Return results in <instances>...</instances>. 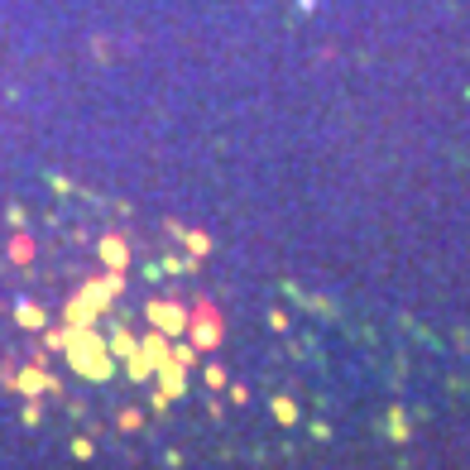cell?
<instances>
[{
    "label": "cell",
    "mask_w": 470,
    "mask_h": 470,
    "mask_svg": "<svg viewBox=\"0 0 470 470\" xmlns=\"http://www.w3.org/2000/svg\"><path fill=\"white\" fill-rule=\"evenodd\" d=\"M187 322H192V346H197V350H216V346H221V336H226L216 302H207V298H197V302H192Z\"/></svg>",
    "instance_id": "obj_1"
},
{
    "label": "cell",
    "mask_w": 470,
    "mask_h": 470,
    "mask_svg": "<svg viewBox=\"0 0 470 470\" xmlns=\"http://www.w3.org/2000/svg\"><path fill=\"white\" fill-rule=\"evenodd\" d=\"M149 322H154L163 336H178L187 326V312L178 308V302H149Z\"/></svg>",
    "instance_id": "obj_2"
},
{
    "label": "cell",
    "mask_w": 470,
    "mask_h": 470,
    "mask_svg": "<svg viewBox=\"0 0 470 470\" xmlns=\"http://www.w3.org/2000/svg\"><path fill=\"white\" fill-rule=\"evenodd\" d=\"M101 260H106V269H125V260H130V250H125V240H121V235H106V240H101Z\"/></svg>",
    "instance_id": "obj_3"
},
{
    "label": "cell",
    "mask_w": 470,
    "mask_h": 470,
    "mask_svg": "<svg viewBox=\"0 0 470 470\" xmlns=\"http://www.w3.org/2000/svg\"><path fill=\"white\" fill-rule=\"evenodd\" d=\"M274 418L284 422V427H293V422H298V403H293V398H284V394H278V398H274Z\"/></svg>",
    "instance_id": "obj_4"
},
{
    "label": "cell",
    "mask_w": 470,
    "mask_h": 470,
    "mask_svg": "<svg viewBox=\"0 0 470 470\" xmlns=\"http://www.w3.org/2000/svg\"><path fill=\"white\" fill-rule=\"evenodd\" d=\"M231 384V374L221 370V365H207V389H226Z\"/></svg>",
    "instance_id": "obj_5"
},
{
    "label": "cell",
    "mask_w": 470,
    "mask_h": 470,
    "mask_svg": "<svg viewBox=\"0 0 470 470\" xmlns=\"http://www.w3.org/2000/svg\"><path fill=\"white\" fill-rule=\"evenodd\" d=\"M183 235H187V245H192V255H207L211 250V240H207L202 231H183Z\"/></svg>",
    "instance_id": "obj_6"
},
{
    "label": "cell",
    "mask_w": 470,
    "mask_h": 470,
    "mask_svg": "<svg viewBox=\"0 0 470 470\" xmlns=\"http://www.w3.org/2000/svg\"><path fill=\"white\" fill-rule=\"evenodd\" d=\"M389 437H398V442L408 437V418L403 413H389Z\"/></svg>",
    "instance_id": "obj_7"
},
{
    "label": "cell",
    "mask_w": 470,
    "mask_h": 470,
    "mask_svg": "<svg viewBox=\"0 0 470 470\" xmlns=\"http://www.w3.org/2000/svg\"><path fill=\"white\" fill-rule=\"evenodd\" d=\"M168 356L178 360V365H192V360H197V346H173Z\"/></svg>",
    "instance_id": "obj_8"
}]
</instances>
